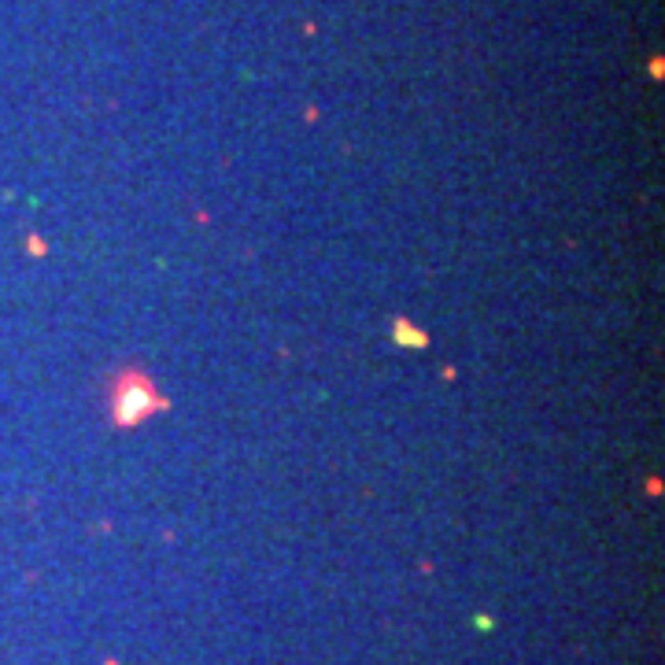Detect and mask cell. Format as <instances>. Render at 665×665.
<instances>
[{
	"mask_svg": "<svg viewBox=\"0 0 665 665\" xmlns=\"http://www.w3.org/2000/svg\"><path fill=\"white\" fill-rule=\"evenodd\" d=\"M111 395V422L115 425H137L141 418L151 414V407H159L156 400V384L145 373H119L108 384Z\"/></svg>",
	"mask_w": 665,
	"mask_h": 665,
	"instance_id": "cell-1",
	"label": "cell"
}]
</instances>
